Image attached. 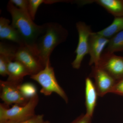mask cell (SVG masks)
Listing matches in <instances>:
<instances>
[{"instance_id":"obj_7","label":"cell","mask_w":123,"mask_h":123,"mask_svg":"<svg viewBox=\"0 0 123 123\" xmlns=\"http://www.w3.org/2000/svg\"><path fill=\"white\" fill-rule=\"evenodd\" d=\"M20 85L8 81H0V98L6 104L25 105L29 100L24 97L19 89Z\"/></svg>"},{"instance_id":"obj_13","label":"cell","mask_w":123,"mask_h":123,"mask_svg":"<svg viewBox=\"0 0 123 123\" xmlns=\"http://www.w3.org/2000/svg\"><path fill=\"white\" fill-rule=\"evenodd\" d=\"M81 5L95 3L104 8L115 17H123V0H89L79 1Z\"/></svg>"},{"instance_id":"obj_9","label":"cell","mask_w":123,"mask_h":123,"mask_svg":"<svg viewBox=\"0 0 123 123\" xmlns=\"http://www.w3.org/2000/svg\"><path fill=\"white\" fill-rule=\"evenodd\" d=\"M90 76L94 79L98 94L101 97L111 93L117 81L106 71L98 66H92Z\"/></svg>"},{"instance_id":"obj_14","label":"cell","mask_w":123,"mask_h":123,"mask_svg":"<svg viewBox=\"0 0 123 123\" xmlns=\"http://www.w3.org/2000/svg\"><path fill=\"white\" fill-rule=\"evenodd\" d=\"M98 96L94 83L90 78L85 80V105L86 114L92 117Z\"/></svg>"},{"instance_id":"obj_17","label":"cell","mask_w":123,"mask_h":123,"mask_svg":"<svg viewBox=\"0 0 123 123\" xmlns=\"http://www.w3.org/2000/svg\"><path fill=\"white\" fill-rule=\"evenodd\" d=\"M19 89L23 96L30 99L37 94V88L34 84L30 82H26L19 86Z\"/></svg>"},{"instance_id":"obj_24","label":"cell","mask_w":123,"mask_h":123,"mask_svg":"<svg viewBox=\"0 0 123 123\" xmlns=\"http://www.w3.org/2000/svg\"><path fill=\"white\" fill-rule=\"evenodd\" d=\"M48 121H45V122H44V123H48Z\"/></svg>"},{"instance_id":"obj_23","label":"cell","mask_w":123,"mask_h":123,"mask_svg":"<svg viewBox=\"0 0 123 123\" xmlns=\"http://www.w3.org/2000/svg\"><path fill=\"white\" fill-rule=\"evenodd\" d=\"M0 123H10V122L9 121H5L0 122Z\"/></svg>"},{"instance_id":"obj_8","label":"cell","mask_w":123,"mask_h":123,"mask_svg":"<svg viewBox=\"0 0 123 123\" xmlns=\"http://www.w3.org/2000/svg\"><path fill=\"white\" fill-rule=\"evenodd\" d=\"M117 81L123 78V56L103 53L98 66Z\"/></svg>"},{"instance_id":"obj_16","label":"cell","mask_w":123,"mask_h":123,"mask_svg":"<svg viewBox=\"0 0 123 123\" xmlns=\"http://www.w3.org/2000/svg\"><path fill=\"white\" fill-rule=\"evenodd\" d=\"M106 48L104 53L114 54L123 51V31H120L109 39Z\"/></svg>"},{"instance_id":"obj_12","label":"cell","mask_w":123,"mask_h":123,"mask_svg":"<svg viewBox=\"0 0 123 123\" xmlns=\"http://www.w3.org/2000/svg\"><path fill=\"white\" fill-rule=\"evenodd\" d=\"M8 78L7 80L20 85L22 84L24 78L31 76L29 70L20 62L11 61L8 65Z\"/></svg>"},{"instance_id":"obj_4","label":"cell","mask_w":123,"mask_h":123,"mask_svg":"<svg viewBox=\"0 0 123 123\" xmlns=\"http://www.w3.org/2000/svg\"><path fill=\"white\" fill-rule=\"evenodd\" d=\"M38 94L31 98L25 105L14 104L11 108L6 107L0 104V122L11 121L21 122L28 119L35 115V109L39 102Z\"/></svg>"},{"instance_id":"obj_2","label":"cell","mask_w":123,"mask_h":123,"mask_svg":"<svg viewBox=\"0 0 123 123\" xmlns=\"http://www.w3.org/2000/svg\"><path fill=\"white\" fill-rule=\"evenodd\" d=\"M44 32L40 36L34 48L45 67L54 49L58 45L65 42L68 33L61 25L54 22L45 23Z\"/></svg>"},{"instance_id":"obj_6","label":"cell","mask_w":123,"mask_h":123,"mask_svg":"<svg viewBox=\"0 0 123 123\" xmlns=\"http://www.w3.org/2000/svg\"><path fill=\"white\" fill-rule=\"evenodd\" d=\"M78 34V42L75 51L76 57L72 62L73 68L78 69L86 55L89 54V39L92 31L91 27L85 22L79 21L76 24Z\"/></svg>"},{"instance_id":"obj_21","label":"cell","mask_w":123,"mask_h":123,"mask_svg":"<svg viewBox=\"0 0 123 123\" xmlns=\"http://www.w3.org/2000/svg\"><path fill=\"white\" fill-rule=\"evenodd\" d=\"M111 93L123 96V78L116 81Z\"/></svg>"},{"instance_id":"obj_5","label":"cell","mask_w":123,"mask_h":123,"mask_svg":"<svg viewBox=\"0 0 123 123\" xmlns=\"http://www.w3.org/2000/svg\"><path fill=\"white\" fill-rule=\"evenodd\" d=\"M14 60L20 62L25 66L31 76L37 74L44 68L34 48L26 45L19 46L17 49Z\"/></svg>"},{"instance_id":"obj_18","label":"cell","mask_w":123,"mask_h":123,"mask_svg":"<svg viewBox=\"0 0 123 123\" xmlns=\"http://www.w3.org/2000/svg\"><path fill=\"white\" fill-rule=\"evenodd\" d=\"M29 12L32 20H34L38 9L43 3L47 4V0H29Z\"/></svg>"},{"instance_id":"obj_11","label":"cell","mask_w":123,"mask_h":123,"mask_svg":"<svg viewBox=\"0 0 123 123\" xmlns=\"http://www.w3.org/2000/svg\"><path fill=\"white\" fill-rule=\"evenodd\" d=\"M10 21L6 18H0V38L16 43L19 46L25 45L22 38L18 31L11 24Z\"/></svg>"},{"instance_id":"obj_20","label":"cell","mask_w":123,"mask_h":123,"mask_svg":"<svg viewBox=\"0 0 123 123\" xmlns=\"http://www.w3.org/2000/svg\"><path fill=\"white\" fill-rule=\"evenodd\" d=\"M9 121L10 123H44L45 122L43 115H35L33 117L18 123H15L12 121Z\"/></svg>"},{"instance_id":"obj_19","label":"cell","mask_w":123,"mask_h":123,"mask_svg":"<svg viewBox=\"0 0 123 123\" xmlns=\"http://www.w3.org/2000/svg\"><path fill=\"white\" fill-rule=\"evenodd\" d=\"M15 6L22 11L29 12V0H10Z\"/></svg>"},{"instance_id":"obj_15","label":"cell","mask_w":123,"mask_h":123,"mask_svg":"<svg viewBox=\"0 0 123 123\" xmlns=\"http://www.w3.org/2000/svg\"><path fill=\"white\" fill-rule=\"evenodd\" d=\"M123 31V17H115L113 22L107 27L97 33L108 39Z\"/></svg>"},{"instance_id":"obj_22","label":"cell","mask_w":123,"mask_h":123,"mask_svg":"<svg viewBox=\"0 0 123 123\" xmlns=\"http://www.w3.org/2000/svg\"><path fill=\"white\" fill-rule=\"evenodd\" d=\"M92 118L86 114L80 116L70 123H91Z\"/></svg>"},{"instance_id":"obj_25","label":"cell","mask_w":123,"mask_h":123,"mask_svg":"<svg viewBox=\"0 0 123 123\" xmlns=\"http://www.w3.org/2000/svg\"><path fill=\"white\" fill-rule=\"evenodd\" d=\"M48 123H50L49 122V121H48Z\"/></svg>"},{"instance_id":"obj_3","label":"cell","mask_w":123,"mask_h":123,"mask_svg":"<svg viewBox=\"0 0 123 123\" xmlns=\"http://www.w3.org/2000/svg\"><path fill=\"white\" fill-rule=\"evenodd\" d=\"M31 79L37 82L42 86L40 93L46 96L55 93L59 95L66 103L68 98L63 89L58 84L54 68L51 66L50 60L48 62L44 68L37 73L31 76Z\"/></svg>"},{"instance_id":"obj_1","label":"cell","mask_w":123,"mask_h":123,"mask_svg":"<svg viewBox=\"0 0 123 123\" xmlns=\"http://www.w3.org/2000/svg\"><path fill=\"white\" fill-rule=\"evenodd\" d=\"M7 10L11 14V25L18 31L24 44L34 48L38 38L44 32L45 24L39 25L35 24L29 13L18 8L10 1L7 4Z\"/></svg>"},{"instance_id":"obj_10","label":"cell","mask_w":123,"mask_h":123,"mask_svg":"<svg viewBox=\"0 0 123 123\" xmlns=\"http://www.w3.org/2000/svg\"><path fill=\"white\" fill-rule=\"evenodd\" d=\"M109 39L100 35L97 32H92L89 39V54L90 56L89 65L98 66L101 56Z\"/></svg>"}]
</instances>
